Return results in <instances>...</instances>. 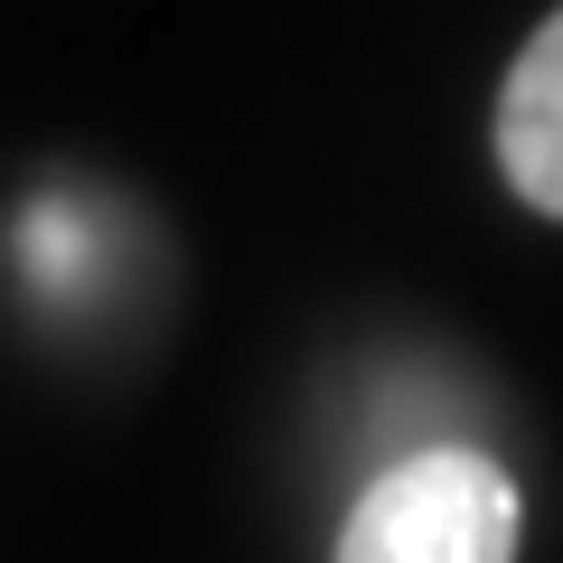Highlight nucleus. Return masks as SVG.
I'll use <instances>...</instances> for the list:
<instances>
[{
    "label": "nucleus",
    "mask_w": 563,
    "mask_h": 563,
    "mask_svg": "<svg viewBox=\"0 0 563 563\" xmlns=\"http://www.w3.org/2000/svg\"><path fill=\"white\" fill-rule=\"evenodd\" d=\"M329 563H517V488L479 451H413L347 507Z\"/></svg>",
    "instance_id": "1"
},
{
    "label": "nucleus",
    "mask_w": 563,
    "mask_h": 563,
    "mask_svg": "<svg viewBox=\"0 0 563 563\" xmlns=\"http://www.w3.org/2000/svg\"><path fill=\"white\" fill-rule=\"evenodd\" d=\"M498 161L536 217H563V10L526 38L498 85Z\"/></svg>",
    "instance_id": "2"
}]
</instances>
